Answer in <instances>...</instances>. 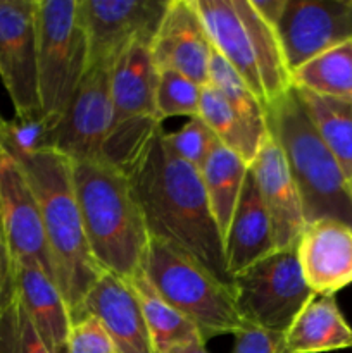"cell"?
Instances as JSON below:
<instances>
[{"label":"cell","mask_w":352,"mask_h":353,"mask_svg":"<svg viewBox=\"0 0 352 353\" xmlns=\"http://www.w3.org/2000/svg\"><path fill=\"white\" fill-rule=\"evenodd\" d=\"M159 131L128 178L148 238L195 259L231 285L224 245L211 212L200 171L168 150Z\"/></svg>","instance_id":"6da1fadb"},{"label":"cell","mask_w":352,"mask_h":353,"mask_svg":"<svg viewBox=\"0 0 352 353\" xmlns=\"http://www.w3.org/2000/svg\"><path fill=\"white\" fill-rule=\"evenodd\" d=\"M14 159L26 172L40 203L54 279L75 319L85 296L106 271L99 268L86 241L71 161L54 150Z\"/></svg>","instance_id":"7a4b0ae2"},{"label":"cell","mask_w":352,"mask_h":353,"mask_svg":"<svg viewBox=\"0 0 352 353\" xmlns=\"http://www.w3.org/2000/svg\"><path fill=\"white\" fill-rule=\"evenodd\" d=\"M90 252L106 272L131 279L144 265L148 233L128 174L104 161L71 162Z\"/></svg>","instance_id":"3957f363"},{"label":"cell","mask_w":352,"mask_h":353,"mask_svg":"<svg viewBox=\"0 0 352 353\" xmlns=\"http://www.w3.org/2000/svg\"><path fill=\"white\" fill-rule=\"evenodd\" d=\"M268 123L299 190L306 223L335 219L352 228L347 176L317 134L293 86L268 107Z\"/></svg>","instance_id":"277c9868"},{"label":"cell","mask_w":352,"mask_h":353,"mask_svg":"<svg viewBox=\"0 0 352 353\" xmlns=\"http://www.w3.org/2000/svg\"><path fill=\"white\" fill-rule=\"evenodd\" d=\"M213 48L255 95L271 105L292 88V76L275 26L252 0H195Z\"/></svg>","instance_id":"5b68a950"},{"label":"cell","mask_w":352,"mask_h":353,"mask_svg":"<svg viewBox=\"0 0 352 353\" xmlns=\"http://www.w3.org/2000/svg\"><path fill=\"white\" fill-rule=\"evenodd\" d=\"M141 269L152 288L192 321L206 341L235 334L245 326L231 285L183 252L150 238Z\"/></svg>","instance_id":"8992f818"},{"label":"cell","mask_w":352,"mask_h":353,"mask_svg":"<svg viewBox=\"0 0 352 353\" xmlns=\"http://www.w3.org/2000/svg\"><path fill=\"white\" fill-rule=\"evenodd\" d=\"M157 76L150 41H135L110 69V126L102 161L124 174L162 130L155 107Z\"/></svg>","instance_id":"52a82bcc"},{"label":"cell","mask_w":352,"mask_h":353,"mask_svg":"<svg viewBox=\"0 0 352 353\" xmlns=\"http://www.w3.org/2000/svg\"><path fill=\"white\" fill-rule=\"evenodd\" d=\"M38 97L48 116L61 117L90 69L79 0H38Z\"/></svg>","instance_id":"ba28073f"},{"label":"cell","mask_w":352,"mask_h":353,"mask_svg":"<svg viewBox=\"0 0 352 353\" xmlns=\"http://www.w3.org/2000/svg\"><path fill=\"white\" fill-rule=\"evenodd\" d=\"M237 310L244 323L285 333L313 299L300 271L295 248L276 250L231 281Z\"/></svg>","instance_id":"9c48e42d"},{"label":"cell","mask_w":352,"mask_h":353,"mask_svg":"<svg viewBox=\"0 0 352 353\" xmlns=\"http://www.w3.org/2000/svg\"><path fill=\"white\" fill-rule=\"evenodd\" d=\"M169 0H79L90 48V68H113L135 41H150Z\"/></svg>","instance_id":"30bf717a"},{"label":"cell","mask_w":352,"mask_h":353,"mask_svg":"<svg viewBox=\"0 0 352 353\" xmlns=\"http://www.w3.org/2000/svg\"><path fill=\"white\" fill-rule=\"evenodd\" d=\"M38 0H0V79L17 117L40 112Z\"/></svg>","instance_id":"8fae6325"},{"label":"cell","mask_w":352,"mask_h":353,"mask_svg":"<svg viewBox=\"0 0 352 353\" xmlns=\"http://www.w3.org/2000/svg\"><path fill=\"white\" fill-rule=\"evenodd\" d=\"M275 30L292 76L321 52L352 40V0H285Z\"/></svg>","instance_id":"7c38bea8"},{"label":"cell","mask_w":352,"mask_h":353,"mask_svg":"<svg viewBox=\"0 0 352 353\" xmlns=\"http://www.w3.org/2000/svg\"><path fill=\"white\" fill-rule=\"evenodd\" d=\"M110 69L90 68L59 119L52 150L71 162L102 161L110 126Z\"/></svg>","instance_id":"4fadbf2b"},{"label":"cell","mask_w":352,"mask_h":353,"mask_svg":"<svg viewBox=\"0 0 352 353\" xmlns=\"http://www.w3.org/2000/svg\"><path fill=\"white\" fill-rule=\"evenodd\" d=\"M0 230L16 261L33 262L54 279L40 203L26 172L3 148L0 152Z\"/></svg>","instance_id":"5bb4252c"},{"label":"cell","mask_w":352,"mask_h":353,"mask_svg":"<svg viewBox=\"0 0 352 353\" xmlns=\"http://www.w3.org/2000/svg\"><path fill=\"white\" fill-rule=\"evenodd\" d=\"M157 71L182 72L199 85L209 79L213 43L195 0H169L150 43Z\"/></svg>","instance_id":"9a60e30c"},{"label":"cell","mask_w":352,"mask_h":353,"mask_svg":"<svg viewBox=\"0 0 352 353\" xmlns=\"http://www.w3.org/2000/svg\"><path fill=\"white\" fill-rule=\"evenodd\" d=\"M248 169L268 212L276 250L295 248L306 226L302 202L285 155L271 133Z\"/></svg>","instance_id":"2e32d148"},{"label":"cell","mask_w":352,"mask_h":353,"mask_svg":"<svg viewBox=\"0 0 352 353\" xmlns=\"http://www.w3.org/2000/svg\"><path fill=\"white\" fill-rule=\"evenodd\" d=\"M295 252L314 295L335 296L352 285V228L347 224L335 219L306 223Z\"/></svg>","instance_id":"e0dca14e"},{"label":"cell","mask_w":352,"mask_h":353,"mask_svg":"<svg viewBox=\"0 0 352 353\" xmlns=\"http://www.w3.org/2000/svg\"><path fill=\"white\" fill-rule=\"evenodd\" d=\"M83 314L104 324L117 353H155L137 292L128 279L104 272L83 300L78 316Z\"/></svg>","instance_id":"ac0fdd59"},{"label":"cell","mask_w":352,"mask_h":353,"mask_svg":"<svg viewBox=\"0 0 352 353\" xmlns=\"http://www.w3.org/2000/svg\"><path fill=\"white\" fill-rule=\"evenodd\" d=\"M224 261L231 281L255 262L275 254L271 223L264 209L259 188L251 169L245 178L237 209L224 236Z\"/></svg>","instance_id":"d6986e66"},{"label":"cell","mask_w":352,"mask_h":353,"mask_svg":"<svg viewBox=\"0 0 352 353\" xmlns=\"http://www.w3.org/2000/svg\"><path fill=\"white\" fill-rule=\"evenodd\" d=\"M17 296L28 317L45 341L59 353H68L71 312L57 283L33 262L16 261Z\"/></svg>","instance_id":"ffe728a7"},{"label":"cell","mask_w":352,"mask_h":353,"mask_svg":"<svg viewBox=\"0 0 352 353\" xmlns=\"http://www.w3.org/2000/svg\"><path fill=\"white\" fill-rule=\"evenodd\" d=\"M352 347V327L335 296L313 295L285 331V353H324Z\"/></svg>","instance_id":"44dd1931"},{"label":"cell","mask_w":352,"mask_h":353,"mask_svg":"<svg viewBox=\"0 0 352 353\" xmlns=\"http://www.w3.org/2000/svg\"><path fill=\"white\" fill-rule=\"evenodd\" d=\"M247 172L248 164L244 157H240L237 152L228 148L219 140L214 143L213 150L200 168V178L206 190L207 202L223 241L237 209Z\"/></svg>","instance_id":"7402d4cb"},{"label":"cell","mask_w":352,"mask_h":353,"mask_svg":"<svg viewBox=\"0 0 352 353\" xmlns=\"http://www.w3.org/2000/svg\"><path fill=\"white\" fill-rule=\"evenodd\" d=\"M138 302H140L141 314H144L145 326L148 330L152 348L155 353H166L176 345L192 343V341H206L200 334L199 327L186 319L183 314L173 305H169L148 283L144 269L137 272L131 279Z\"/></svg>","instance_id":"603a6c76"},{"label":"cell","mask_w":352,"mask_h":353,"mask_svg":"<svg viewBox=\"0 0 352 353\" xmlns=\"http://www.w3.org/2000/svg\"><path fill=\"white\" fill-rule=\"evenodd\" d=\"M293 90L317 134L349 179L352 176V102L321 97L306 90Z\"/></svg>","instance_id":"cb8c5ba5"},{"label":"cell","mask_w":352,"mask_h":353,"mask_svg":"<svg viewBox=\"0 0 352 353\" xmlns=\"http://www.w3.org/2000/svg\"><path fill=\"white\" fill-rule=\"evenodd\" d=\"M292 86L352 102V40L321 52L292 72Z\"/></svg>","instance_id":"d4e9b609"},{"label":"cell","mask_w":352,"mask_h":353,"mask_svg":"<svg viewBox=\"0 0 352 353\" xmlns=\"http://www.w3.org/2000/svg\"><path fill=\"white\" fill-rule=\"evenodd\" d=\"M207 83L216 86L221 92V95L226 99L231 109L240 117L242 124L247 130L252 143L259 150L269 137L268 107L214 48L213 57H211L209 79H207Z\"/></svg>","instance_id":"484cf974"},{"label":"cell","mask_w":352,"mask_h":353,"mask_svg":"<svg viewBox=\"0 0 352 353\" xmlns=\"http://www.w3.org/2000/svg\"><path fill=\"white\" fill-rule=\"evenodd\" d=\"M199 117L206 123V126L213 131V134L221 143L237 152L251 165V162L254 161L259 150L252 143L251 137H248L247 130L242 124L240 117L231 109L226 99L221 95L219 90L211 85V83L202 85Z\"/></svg>","instance_id":"4316f807"},{"label":"cell","mask_w":352,"mask_h":353,"mask_svg":"<svg viewBox=\"0 0 352 353\" xmlns=\"http://www.w3.org/2000/svg\"><path fill=\"white\" fill-rule=\"evenodd\" d=\"M61 117L48 116L43 110L31 116L3 119L2 148L12 157L35 155L52 150L54 131Z\"/></svg>","instance_id":"83f0119b"},{"label":"cell","mask_w":352,"mask_h":353,"mask_svg":"<svg viewBox=\"0 0 352 353\" xmlns=\"http://www.w3.org/2000/svg\"><path fill=\"white\" fill-rule=\"evenodd\" d=\"M202 85L182 72L159 71L155 86V107L161 123L169 117L199 116V103Z\"/></svg>","instance_id":"f1b7e54d"},{"label":"cell","mask_w":352,"mask_h":353,"mask_svg":"<svg viewBox=\"0 0 352 353\" xmlns=\"http://www.w3.org/2000/svg\"><path fill=\"white\" fill-rule=\"evenodd\" d=\"M0 353H59L38 333L19 296L0 316Z\"/></svg>","instance_id":"f546056e"},{"label":"cell","mask_w":352,"mask_h":353,"mask_svg":"<svg viewBox=\"0 0 352 353\" xmlns=\"http://www.w3.org/2000/svg\"><path fill=\"white\" fill-rule=\"evenodd\" d=\"M162 141L171 154L200 171L217 138L206 126V123L199 116H195L188 117V121L178 131H173V133L162 131Z\"/></svg>","instance_id":"4dcf8cb0"},{"label":"cell","mask_w":352,"mask_h":353,"mask_svg":"<svg viewBox=\"0 0 352 353\" xmlns=\"http://www.w3.org/2000/svg\"><path fill=\"white\" fill-rule=\"evenodd\" d=\"M68 353H117L113 338L95 316L83 314L72 319Z\"/></svg>","instance_id":"1f68e13d"},{"label":"cell","mask_w":352,"mask_h":353,"mask_svg":"<svg viewBox=\"0 0 352 353\" xmlns=\"http://www.w3.org/2000/svg\"><path fill=\"white\" fill-rule=\"evenodd\" d=\"M233 336L235 345L231 353H285V333L280 331L245 323Z\"/></svg>","instance_id":"d6a6232c"},{"label":"cell","mask_w":352,"mask_h":353,"mask_svg":"<svg viewBox=\"0 0 352 353\" xmlns=\"http://www.w3.org/2000/svg\"><path fill=\"white\" fill-rule=\"evenodd\" d=\"M17 299L16 259L10 254L7 241L0 230V316Z\"/></svg>","instance_id":"836d02e7"},{"label":"cell","mask_w":352,"mask_h":353,"mask_svg":"<svg viewBox=\"0 0 352 353\" xmlns=\"http://www.w3.org/2000/svg\"><path fill=\"white\" fill-rule=\"evenodd\" d=\"M252 3H254L255 10L275 26L280 14H282L283 6H285V0H252Z\"/></svg>","instance_id":"e575fe53"},{"label":"cell","mask_w":352,"mask_h":353,"mask_svg":"<svg viewBox=\"0 0 352 353\" xmlns=\"http://www.w3.org/2000/svg\"><path fill=\"white\" fill-rule=\"evenodd\" d=\"M166 353H209L206 348V341H192V343L176 345Z\"/></svg>","instance_id":"d590c367"},{"label":"cell","mask_w":352,"mask_h":353,"mask_svg":"<svg viewBox=\"0 0 352 353\" xmlns=\"http://www.w3.org/2000/svg\"><path fill=\"white\" fill-rule=\"evenodd\" d=\"M2 123H3V117L0 116V152H2Z\"/></svg>","instance_id":"8d00e7d4"},{"label":"cell","mask_w":352,"mask_h":353,"mask_svg":"<svg viewBox=\"0 0 352 353\" xmlns=\"http://www.w3.org/2000/svg\"><path fill=\"white\" fill-rule=\"evenodd\" d=\"M349 186H351V196H352V176L349 178Z\"/></svg>","instance_id":"74e56055"}]
</instances>
